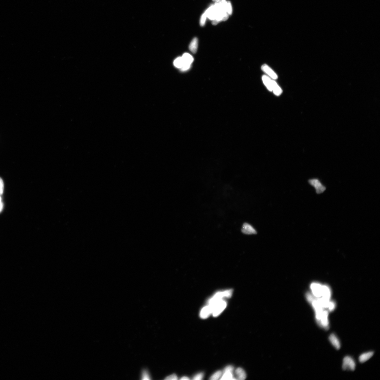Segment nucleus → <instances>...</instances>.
<instances>
[{
  "instance_id": "f257e3e1",
  "label": "nucleus",
  "mask_w": 380,
  "mask_h": 380,
  "mask_svg": "<svg viewBox=\"0 0 380 380\" xmlns=\"http://www.w3.org/2000/svg\"><path fill=\"white\" fill-rule=\"evenodd\" d=\"M232 290H228L222 292H217L208 301L209 305L212 306L215 303L222 300L224 298H230L232 295Z\"/></svg>"
},
{
  "instance_id": "f03ea898",
  "label": "nucleus",
  "mask_w": 380,
  "mask_h": 380,
  "mask_svg": "<svg viewBox=\"0 0 380 380\" xmlns=\"http://www.w3.org/2000/svg\"><path fill=\"white\" fill-rule=\"evenodd\" d=\"M227 306L226 302L223 300L215 303L212 306L213 316L217 317L219 316L225 310Z\"/></svg>"
},
{
  "instance_id": "7ed1b4c3",
  "label": "nucleus",
  "mask_w": 380,
  "mask_h": 380,
  "mask_svg": "<svg viewBox=\"0 0 380 380\" xmlns=\"http://www.w3.org/2000/svg\"><path fill=\"white\" fill-rule=\"evenodd\" d=\"M355 367V363L354 360L349 356L344 358L342 366L343 370L354 371Z\"/></svg>"
},
{
  "instance_id": "20e7f679",
  "label": "nucleus",
  "mask_w": 380,
  "mask_h": 380,
  "mask_svg": "<svg viewBox=\"0 0 380 380\" xmlns=\"http://www.w3.org/2000/svg\"><path fill=\"white\" fill-rule=\"evenodd\" d=\"M309 183L311 185L314 187L316 189L317 193H322L326 190V187L323 185L318 179L314 178L310 180H309Z\"/></svg>"
},
{
  "instance_id": "39448f33",
  "label": "nucleus",
  "mask_w": 380,
  "mask_h": 380,
  "mask_svg": "<svg viewBox=\"0 0 380 380\" xmlns=\"http://www.w3.org/2000/svg\"><path fill=\"white\" fill-rule=\"evenodd\" d=\"M328 314L329 312L328 310H324L318 324L319 326L326 330H328L329 328Z\"/></svg>"
},
{
  "instance_id": "423d86ee",
  "label": "nucleus",
  "mask_w": 380,
  "mask_h": 380,
  "mask_svg": "<svg viewBox=\"0 0 380 380\" xmlns=\"http://www.w3.org/2000/svg\"><path fill=\"white\" fill-rule=\"evenodd\" d=\"M313 295L317 298H320L322 296V286L318 283H313L310 286Z\"/></svg>"
},
{
  "instance_id": "0eeeda50",
  "label": "nucleus",
  "mask_w": 380,
  "mask_h": 380,
  "mask_svg": "<svg viewBox=\"0 0 380 380\" xmlns=\"http://www.w3.org/2000/svg\"><path fill=\"white\" fill-rule=\"evenodd\" d=\"M241 231L243 233L247 235L256 234L257 233L256 231L254 228L247 223H244L242 227Z\"/></svg>"
},
{
  "instance_id": "6e6552de",
  "label": "nucleus",
  "mask_w": 380,
  "mask_h": 380,
  "mask_svg": "<svg viewBox=\"0 0 380 380\" xmlns=\"http://www.w3.org/2000/svg\"><path fill=\"white\" fill-rule=\"evenodd\" d=\"M262 69L264 72H265L266 74H267L269 76L270 78L273 79L274 80H275V79L278 78V76L277 74L267 65L266 64L263 65L262 67Z\"/></svg>"
},
{
  "instance_id": "1a4fd4ad",
  "label": "nucleus",
  "mask_w": 380,
  "mask_h": 380,
  "mask_svg": "<svg viewBox=\"0 0 380 380\" xmlns=\"http://www.w3.org/2000/svg\"><path fill=\"white\" fill-rule=\"evenodd\" d=\"M207 17L208 19L212 21L216 19L217 15V10L214 5H212L209 7L206 11Z\"/></svg>"
},
{
  "instance_id": "9d476101",
  "label": "nucleus",
  "mask_w": 380,
  "mask_h": 380,
  "mask_svg": "<svg viewBox=\"0 0 380 380\" xmlns=\"http://www.w3.org/2000/svg\"><path fill=\"white\" fill-rule=\"evenodd\" d=\"M212 313V307L210 305L204 307L200 313V317L202 319L208 318Z\"/></svg>"
},
{
  "instance_id": "9b49d317",
  "label": "nucleus",
  "mask_w": 380,
  "mask_h": 380,
  "mask_svg": "<svg viewBox=\"0 0 380 380\" xmlns=\"http://www.w3.org/2000/svg\"><path fill=\"white\" fill-rule=\"evenodd\" d=\"M262 80L268 90L273 91L274 80H272L269 76L264 75L262 76Z\"/></svg>"
},
{
  "instance_id": "f8f14e48",
  "label": "nucleus",
  "mask_w": 380,
  "mask_h": 380,
  "mask_svg": "<svg viewBox=\"0 0 380 380\" xmlns=\"http://www.w3.org/2000/svg\"><path fill=\"white\" fill-rule=\"evenodd\" d=\"M329 340L333 346L337 349H340L341 347L339 339L334 334L330 335L329 338Z\"/></svg>"
},
{
  "instance_id": "ddd939ff",
  "label": "nucleus",
  "mask_w": 380,
  "mask_h": 380,
  "mask_svg": "<svg viewBox=\"0 0 380 380\" xmlns=\"http://www.w3.org/2000/svg\"><path fill=\"white\" fill-rule=\"evenodd\" d=\"M331 296V292L330 288L327 286H322V298L325 300L330 301Z\"/></svg>"
},
{
  "instance_id": "4468645a",
  "label": "nucleus",
  "mask_w": 380,
  "mask_h": 380,
  "mask_svg": "<svg viewBox=\"0 0 380 380\" xmlns=\"http://www.w3.org/2000/svg\"><path fill=\"white\" fill-rule=\"evenodd\" d=\"M374 355V352L373 351L369 352L367 353H363L360 355L359 357V361L361 363H364L368 360L373 357Z\"/></svg>"
},
{
  "instance_id": "2eb2a0df",
  "label": "nucleus",
  "mask_w": 380,
  "mask_h": 380,
  "mask_svg": "<svg viewBox=\"0 0 380 380\" xmlns=\"http://www.w3.org/2000/svg\"><path fill=\"white\" fill-rule=\"evenodd\" d=\"M198 38H194L191 42L189 46V49L193 53H196L198 48Z\"/></svg>"
},
{
  "instance_id": "dca6fc26",
  "label": "nucleus",
  "mask_w": 380,
  "mask_h": 380,
  "mask_svg": "<svg viewBox=\"0 0 380 380\" xmlns=\"http://www.w3.org/2000/svg\"><path fill=\"white\" fill-rule=\"evenodd\" d=\"M184 64H191L194 60V58L190 54L185 53L181 57Z\"/></svg>"
},
{
  "instance_id": "f3484780",
  "label": "nucleus",
  "mask_w": 380,
  "mask_h": 380,
  "mask_svg": "<svg viewBox=\"0 0 380 380\" xmlns=\"http://www.w3.org/2000/svg\"><path fill=\"white\" fill-rule=\"evenodd\" d=\"M238 379L240 380H244L246 378V374L244 371L241 368H238L235 371Z\"/></svg>"
},
{
  "instance_id": "a211bd4d",
  "label": "nucleus",
  "mask_w": 380,
  "mask_h": 380,
  "mask_svg": "<svg viewBox=\"0 0 380 380\" xmlns=\"http://www.w3.org/2000/svg\"><path fill=\"white\" fill-rule=\"evenodd\" d=\"M273 91L274 94L277 96H279L282 94V91L280 87L278 86L277 83L274 80Z\"/></svg>"
},
{
  "instance_id": "6ab92c4d",
  "label": "nucleus",
  "mask_w": 380,
  "mask_h": 380,
  "mask_svg": "<svg viewBox=\"0 0 380 380\" xmlns=\"http://www.w3.org/2000/svg\"><path fill=\"white\" fill-rule=\"evenodd\" d=\"M174 64L176 68H181L184 64V62L182 57H179L177 58L174 62Z\"/></svg>"
},
{
  "instance_id": "aec40b11",
  "label": "nucleus",
  "mask_w": 380,
  "mask_h": 380,
  "mask_svg": "<svg viewBox=\"0 0 380 380\" xmlns=\"http://www.w3.org/2000/svg\"><path fill=\"white\" fill-rule=\"evenodd\" d=\"M221 380H235V379H234L232 373V372H225L224 373L222 377L220 379Z\"/></svg>"
},
{
  "instance_id": "412c9836",
  "label": "nucleus",
  "mask_w": 380,
  "mask_h": 380,
  "mask_svg": "<svg viewBox=\"0 0 380 380\" xmlns=\"http://www.w3.org/2000/svg\"><path fill=\"white\" fill-rule=\"evenodd\" d=\"M222 372L220 371H217L214 374L211 376L210 379L211 380H217L222 375Z\"/></svg>"
},
{
  "instance_id": "4be33fe9",
  "label": "nucleus",
  "mask_w": 380,
  "mask_h": 380,
  "mask_svg": "<svg viewBox=\"0 0 380 380\" xmlns=\"http://www.w3.org/2000/svg\"><path fill=\"white\" fill-rule=\"evenodd\" d=\"M142 380H150V377L149 373L146 370H144L142 374Z\"/></svg>"
},
{
  "instance_id": "5701e85b",
  "label": "nucleus",
  "mask_w": 380,
  "mask_h": 380,
  "mask_svg": "<svg viewBox=\"0 0 380 380\" xmlns=\"http://www.w3.org/2000/svg\"><path fill=\"white\" fill-rule=\"evenodd\" d=\"M336 308V304L334 302L332 301H330L329 302L328 308V310L329 311L332 312L333 311L335 310Z\"/></svg>"
},
{
  "instance_id": "b1692460",
  "label": "nucleus",
  "mask_w": 380,
  "mask_h": 380,
  "mask_svg": "<svg viewBox=\"0 0 380 380\" xmlns=\"http://www.w3.org/2000/svg\"><path fill=\"white\" fill-rule=\"evenodd\" d=\"M191 67V64H184L182 67L180 68V70L182 72H184L190 70Z\"/></svg>"
},
{
  "instance_id": "393cba45",
  "label": "nucleus",
  "mask_w": 380,
  "mask_h": 380,
  "mask_svg": "<svg viewBox=\"0 0 380 380\" xmlns=\"http://www.w3.org/2000/svg\"><path fill=\"white\" fill-rule=\"evenodd\" d=\"M207 17L206 13V12H205V13L203 14L201 18L200 23L201 26H204L205 25Z\"/></svg>"
},
{
  "instance_id": "a878e982",
  "label": "nucleus",
  "mask_w": 380,
  "mask_h": 380,
  "mask_svg": "<svg viewBox=\"0 0 380 380\" xmlns=\"http://www.w3.org/2000/svg\"><path fill=\"white\" fill-rule=\"evenodd\" d=\"M227 12L229 15H231L232 13V8L230 1H227Z\"/></svg>"
},
{
  "instance_id": "bb28decb",
  "label": "nucleus",
  "mask_w": 380,
  "mask_h": 380,
  "mask_svg": "<svg viewBox=\"0 0 380 380\" xmlns=\"http://www.w3.org/2000/svg\"><path fill=\"white\" fill-rule=\"evenodd\" d=\"M204 377V374L202 373H200L198 374L195 376L193 378V380H202Z\"/></svg>"
},
{
  "instance_id": "cd10ccee",
  "label": "nucleus",
  "mask_w": 380,
  "mask_h": 380,
  "mask_svg": "<svg viewBox=\"0 0 380 380\" xmlns=\"http://www.w3.org/2000/svg\"><path fill=\"white\" fill-rule=\"evenodd\" d=\"M234 370V367L232 366H229L226 367L224 370V373L225 372H232V373Z\"/></svg>"
},
{
  "instance_id": "c85d7f7f",
  "label": "nucleus",
  "mask_w": 380,
  "mask_h": 380,
  "mask_svg": "<svg viewBox=\"0 0 380 380\" xmlns=\"http://www.w3.org/2000/svg\"><path fill=\"white\" fill-rule=\"evenodd\" d=\"M177 379L178 377L175 374L169 376H168V377H166L165 379V380H176Z\"/></svg>"
},
{
  "instance_id": "c756f323",
  "label": "nucleus",
  "mask_w": 380,
  "mask_h": 380,
  "mask_svg": "<svg viewBox=\"0 0 380 380\" xmlns=\"http://www.w3.org/2000/svg\"><path fill=\"white\" fill-rule=\"evenodd\" d=\"M4 184L2 180L0 178V194H2L3 192Z\"/></svg>"
},
{
  "instance_id": "7c9ffc66",
  "label": "nucleus",
  "mask_w": 380,
  "mask_h": 380,
  "mask_svg": "<svg viewBox=\"0 0 380 380\" xmlns=\"http://www.w3.org/2000/svg\"><path fill=\"white\" fill-rule=\"evenodd\" d=\"M3 208V204L1 202V197H0V212H1Z\"/></svg>"
},
{
  "instance_id": "2f4dec72",
  "label": "nucleus",
  "mask_w": 380,
  "mask_h": 380,
  "mask_svg": "<svg viewBox=\"0 0 380 380\" xmlns=\"http://www.w3.org/2000/svg\"><path fill=\"white\" fill-rule=\"evenodd\" d=\"M180 379L181 380H190V379L188 377H182L181 379Z\"/></svg>"
},
{
  "instance_id": "473e14b6",
  "label": "nucleus",
  "mask_w": 380,
  "mask_h": 380,
  "mask_svg": "<svg viewBox=\"0 0 380 380\" xmlns=\"http://www.w3.org/2000/svg\"><path fill=\"white\" fill-rule=\"evenodd\" d=\"M213 1H216V0H213Z\"/></svg>"
}]
</instances>
